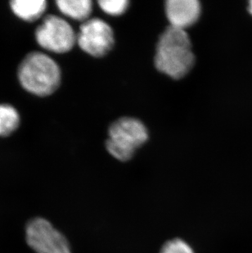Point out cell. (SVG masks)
I'll list each match as a JSON object with an SVG mask.
<instances>
[{
    "instance_id": "obj_1",
    "label": "cell",
    "mask_w": 252,
    "mask_h": 253,
    "mask_svg": "<svg viewBox=\"0 0 252 253\" xmlns=\"http://www.w3.org/2000/svg\"><path fill=\"white\" fill-rule=\"evenodd\" d=\"M195 62L190 38L185 31L169 27L157 43L155 65L159 72L173 79L185 77Z\"/></svg>"
},
{
    "instance_id": "obj_2",
    "label": "cell",
    "mask_w": 252,
    "mask_h": 253,
    "mask_svg": "<svg viewBox=\"0 0 252 253\" xmlns=\"http://www.w3.org/2000/svg\"><path fill=\"white\" fill-rule=\"evenodd\" d=\"M17 77L27 92L39 97L54 93L62 79L57 62L41 52H31L23 58L17 70Z\"/></svg>"
},
{
    "instance_id": "obj_3",
    "label": "cell",
    "mask_w": 252,
    "mask_h": 253,
    "mask_svg": "<svg viewBox=\"0 0 252 253\" xmlns=\"http://www.w3.org/2000/svg\"><path fill=\"white\" fill-rule=\"evenodd\" d=\"M148 130L138 120L125 117L112 125L107 149L110 154L122 162L133 158L138 148L148 140Z\"/></svg>"
},
{
    "instance_id": "obj_4",
    "label": "cell",
    "mask_w": 252,
    "mask_h": 253,
    "mask_svg": "<svg viewBox=\"0 0 252 253\" xmlns=\"http://www.w3.org/2000/svg\"><path fill=\"white\" fill-rule=\"evenodd\" d=\"M39 45L46 51L65 53L72 50L77 41V35L72 26L62 17L48 15L36 31Z\"/></svg>"
},
{
    "instance_id": "obj_5",
    "label": "cell",
    "mask_w": 252,
    "mask_h": 253,
    "mask_svg": "<svg viewBox=\"0 0 252 253\" xmlns=\"http://www.w3.org/2000/svg\"><path fill=\"white\" fill-rule=\"evenodd\" d=\"M26 240L36 253H72L67 238L44 218H34L27 223Z\"/></svg>"
},
{
    "instance_id": "obj_6",
    "label": "cell",
    "mask_w": 252,
    "mask_h": 253,
    "mask_svg": "<svg viewBox=\"0 0 252 253\" xmlns=\"http://www.w3.org/2000/svg\"><path fill=\"white\" fill-rule=\"evenodd\" d=\"M76 43L89 55L103 57L114 45V34L107 23L98 18H93L81 25Z\"/></svg>"
},
{
    "instance_id": "obj_7",
    "label": "cell",
    "mask_w": 252,
    "mask_h": 253,
    "mask_svg": "<svg viewBox=\"0 0 252 253\" xmlns=\"http://www.w3.org/2000/svg\"><path fill=\"white\" fill-rule=\"evenodd\" d=\"M166 11L170 27L185 31L198 22L200 2L197 0H169L166 4Z\"/></svg>"
},
{
    "instance_id": "obj_8",
    "label": "cell",
    "mask_w": 252,
    "mask_h": 253,
    "mask_svg": "<svg viewBox=\"0 0 252 253\" xmlns=\"http://www.w3.org/2000/svg\"><path fill=\"white\" fill-rule=\"evenodd\" d=\"M48 2L45 0H13L10 2L12 12L25 22L40 19L46 12Z\"/></svg>"
},
{
    "instance_id": "obj_9",
    "label": "cell",
    "mask_w": 252,
    "mask_h": 253,
    "mask_svg": "<svg viewBox=\"0 0 252 253\" xmlns=\"http://www.w3.org/2000/svg\"><path fill=\"white\" fill-rule=\"evenodd\" d=\"M56 4L62 14L80 22L88 21L93 9L90 0H57Z\"/></svg>"
},
{
    "instance_id": "obj_10",
    "label": "cell",
    "mask_w": 252,
    "mask_h": 253,
    "mask_svg": "<svg viewBox=\"0 0 252 253\" xmlns=\"http://www.w3.org/2000/svg\"><path fill=\"white\" fill-rule=\"evenodd\" d=\"M20 115L9 104H0V137L8 136L19 127Z\"/></svg>"
},
{
    "instance_id": "obj_11",
    "label": "cell",
    "mask_w": 252,
    "mask_h": 253,
    "mask_svg": "<svg viewBox=\"0 0 252 253\" xmlns=\"http://www.w3.org/2000/svg\"><path fill=\"white\" fill-rule=\"evenodd\" d=\"M99 7L103 12L112 16H119L128 8V2L126 0H102L98 1Z\"/></svg>"
},
{
    "instance_id": "obj_12",
    "label": "cell",
    "mask_w": 252,
    "mask_h": 253,
    "mask_svg": "<svg viewBox=\"0 0 252 253\" xmlns=\"http://www.w3.org/2000/svg\"><path fill=\"white\" fill-rule=\"evenodd\" d=\"M160 253H195L193 248L183 239H174L162 246Z\"/></svg>"
},
{
    "instance_id": "obj_13",
    "label": "cell",
    "mask_w": 252,
    "mask_h": 253,
    "mask_svg": "<svg viewBox=\"0 0 252 253\" xmlns=\"http://www.w3.org/2000/svg\"><path fill=\"white\" fill-rule=\"evenodd\" d=\"M248 10H249V12H250L251 14H252V1H251L250 3H249Z\"/></svg>"
}]
</instances>
